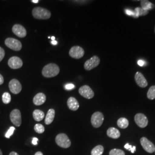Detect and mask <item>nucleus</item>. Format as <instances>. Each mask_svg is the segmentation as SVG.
Returning a JSON list of instances; mask_svg holds the SVG:
<instances>
[{"instance_id":"obj_15","label":"nucleus","mask_w":155,"mask_h":155,"mask_svg":"<svg viewBox=\"0 0 155 155\" xmlns=\"http://www.w3.org/2000/svg\"><path fill=\"white\" fill-rule=\"evenodd\" d=\"M12 31L18 38H23L27 36V31L25 28L20 24H15L12 27Z\"/></svg>"},{"instance_id":"obj_32","label":"nucleus","mask_w":155,"mask_h":155,"mask_svg":"<svg viewBox=\"0 0 155 155\" xmlns=\"http://www.w3.org/2000/svg\"><path fill=\"white\" fill-rule=\"evenodd\" d=\"M38 141H39V140L38 138H36V137H34L32 139V143L34 145H38Z\"/></svg>"},{"instance_id":"obj_33","label":"nucleus","mask_w":155,"mask_h":155,"mask_svg":"<svg viewBox=\"0 0 155 155\" xmlns=\"http://www.w3.org/2000/svg\"><path fill=\"white\" fill-rule=\"evenodd\" d=\"M124 148H125V149H127V150H129L130 151V150H131L132 148V145H130L129 143H127V144H125V145L124 146Z\"/></svg>"},{"instance_id":"obj_6","label":"nucleus","mask_w":155,"mask_h":155,"mask_svg":"<svg viewBox=\"0 0 155 155\" xmlns=\"http://www.w3.org/2000/svg\"><path fill=\"white\" fill-rule=\"evenodd\" d=\"M100 63V59L97 56L91 57L84 63V68L86 70L90 71L98 66Z\"/></svg>"},{"instance_id":"obj_43","label":"nucleus","mask_w":155,"mask_h":155,"mask_svg":"<svg viewBox=\"0 0 155 155\" xmlns=\"http://www.w3.org/2000/svg\"></svg>"},{"instance_id":"obj_24","label":"nucleus","mask_w":155,"mask_h":155,"mask_svg":"<svg viewBox=\"0 0 155 155\" xmlns=\"http://www.w3.org/2000/svg\"><path fill=\"white\" fill-rule=\"evenodd\" d=\"M104 148L102 145H97L94 147L93 150H91V155H102L104 153Z\"/></svg>"},{"instance_id":"obj_44","label":"nucleus","mask_w":155,"mask_h":155,"mask_svg":"<svg viewBox=\"0 0 155 155\" xmlns=\"http://www.w3.org/2000/svg\"></svg>"},{"instance_id":"obj_35","label":"nucleus","mask_w":155,"mask_h":155,"mask_svg":"<svg viewBox=\"0 0 155 155\" xmlns=\"http://www.w3.org/2000/svg\"><path fill=\"white\" fill-rule=\"evenodd\" d=\"M135 151H136V147L135 146H133L132 149L130 150V152H131V153H134L135 152Z\"/></svg>"},{"instance_id":"obj_14","label":"nucleus","mask_w":155,"mask_h":155,"mask_svg":"<svg viewBox=\"0 0 155 155\" xmlns=\"http://www.w3.org/2000/svg\"><path fill=\"white\" fill-rule=\"evenodd\" d=\"M134 79H135L136 83H137V84L139 86V87L141 88L146 87L148 84V82L145 79V78L144 77L143 74L139 71H137L135 74Z\"/></svg>"},{"instance_id":"obj_38","label":"nucleus","mask_w":155,"mask_h":155,"mask_svg":"<svg viewBox=\"0 0 155 155\" xmlns=\"http://www.w3.org/2000/svg\"><path fill=\"white\" fill-rule=\"evenodd\" d=\"M9 155H18V153H16V152H12L10 153V154Z\"/></svg>"},{"instance_id":"obj_2","label":"nucleus","mask_w":155,"mask_h":155,"mask_svg":"<svg viewBox=\"0 0 155 155\" xmlns=\"http://www.w3.org/2000/svg\"><path fill=\"white\" fill-rule=\"evenodd\" d=\"M33 17L39 20L49 19L51 16V13L48 10L41 7H36L32 11Z\"/></svg>"},{"instance_id":"obj_17","label":"nucleus","mask_w":155,"mask_h":155,"mask_svg":"<svg viewBox=\"0 0 155 155\" xmlns=\"http://www.w3.org/2000/svg\"><path fill=\"white\" fill-rule=\"evenodd\" d=\"M67 106L68 108L72 111L77 110L79 107V104L76 100L74 97H70L67 101Z\"/></svg>"},{"instance_id":"obj_31","label":"nucleus","mask_w":155,"mask_h":155,"mask_svg":"<svg viewBox=\"0 0 155 155\" xmlns=\"http://www.w3.org/2000/svg\"><path fill=\"white\" fill-rule=\"evenodd\" d=\"M64 87L66 90H72V89L75 88V86L71 83H68V84H67L66 85H65Z\"/></svg>"},{"instance_id":"obj_39","label":"nucleus","mask_w":155,"mask_h":155,"mask_svg":"<svg viewBox=\"0 0 155 155\" xmlns=\"http://www.w3.org/2000/svg\"><path fill=\"white\" fill-rule=\"evenodd\" d=\"M35 155H43V154L42 153V152L39 151V152H37L35 154Z\"/></svg>"},{"instance_id":"obj_37","label":"nucleus","mask_w":155,"mask_h":155,"mask_svg":"<svg viewBox=\"0 0 155 155\" xmlns=\"http://www.w3.org/2000/svg\"><path fill=\"white\" fill-rule=\"evenodd\" d=\"M51 44H52V45H55L58 44V41H56V40H54V41H51Z\"/></svg>"},{"instance_id":"obj_25","label":"nucleus","mask_w":155,"mask_h":155,"mask_svg":"<svg viewBox=\"0 0 155 155\" xmlns=\"http://www.w3.org/2000/svg\"><path fill=\"white\" fill-rule=\"evenodd\" d=\"M147 97L149 100L155 99V85L152 86L147 92Z\"/></svg>"},{"instance_id":"obj_21","label":"nucleus","mask_w":155,"mask_h":155,"mask_svg":"<svg viewBox=\"0 0 155 155\" xmlns=\"http://www.w3.org/2000/svg\"><path fill=\"white\" fill-rule=\"evenodd\" d=\"M140 2H141V8H143L144 10H147L149 11L150 10L153 9L155 8V5L148 0H143V1H141Z\"/></svg>"},{"instance_id":"obj_12","label":"nucleus","mask_w":155,"mask_h":155,"mask_svg":"<svg viewBox=\"0 0 155 155\" xmlns=\"http://www.w3.org/2000/svg\"><path fill=\"white\" fill-rule=\"evenodd\" d=\"M140 143L146 152L151 153L155 152V147L154 144L146 137H142L140 139Z\"/></svg>"},{"instance_id":"obj_29","label":"nucleus","mask_w":155,"mask_h":155,"mask_svg":"<svg viewBox=\"0 0 155 155\" xmlns=\"http://www.w3.org/2000/svg\"><path fill=\"white\" fill-rule=\"evenodd\" d=\"M15 130V127H11L9 129V130H8V132L5 134L6 138L9 139L11 137V136L13 135Z\"/></svg>"},{"instance_id":"obj_34","label":"nucleus","mask_w":155,"mask_h":155,"mask_svg":"<svg viewBox=\"0 0 155 155\" xmlns=\"http://www.w3.org/2000/svg\"><path fill=\"white\" fill-rule=\"evenodd\" d=\"M4 82V79L1 74H0V85L2 84Z\"/></svg>"},{"instance_id":"obj_1","label":"nucleus","mask_w":155,"mask_h":155,"mask_svg":"<svg viewBox=\"0 0 155 155\" xmlns=\"http://www.w3.org/2000/svg\"><path fill=\"white\" fill-rule=\"evenodd\" d=\"M60 71L59 66L55 63H50L45 66L42 70V75L45 78L55 77Z\"/></svg>"},{"instance_id":"obj_8","label":"nucleus","mask_w":155,"mask_h":155,"mask_svg":"<svg viewBox=\"0 0 155 155\" xmlns=\"http://www.w3.org/2000/svg\"><path fill=\"white\" fill-rule=\"evenodd\" d=\"M69 55L72 58L79 59L84 55V51L79 46H74L70 50Z\"/></svg>"},{"instance_id":"obj_36","label":"nucleus","mask_w":155,"mask_h":155,"mask_svg":"<svg viewBox=\"0 0 155 155\" xmlns=\"http://www.w3.org/2000/svg\"><path fill=\"white\" fill-rule=\"evenodd\" d=\"M138 64L140 66H143L144 65V61H138Z\"/></svg>"},{"instance_id":"obj_9","label":"nucleus","mask_w":155,"mask_h":155,"mask_svg":"<svg viewBox=\"0 0 155 155\" xmlns=\"http://www.w3.org/2000/svg\"><path fill=\"white\" fill-rule=\"evenodd\" d=\"M79 93L83 97L86 99H91L94 97V93L93 90L87 85H84L79 89Z\"/></svg>"},{"instance_id":"obj_19","label":"nucleus","mask_w":155,"mask_h":155,"mask_svg":"<svg viewBox=\"0 0 155 155\" xmlns=\"http://www.w3.org/2000/svg\"><path fill=\"white\" fill-rule=\"evenodd\" d=\"M55 115V111L53 109H50L48 111L45 118V124L46 125H50L53 122Z\"/></svg>"},{"instance_id":"obj_27","label":"nucleus","mask_w":155,"mask_h":155,"mask_svg":"<svg viewBox=\"0 0 155 155\" xmlns=\"http://www.w3.org/2000/svg\"><path fill=\"white\" fill-rule=\"evenodd\" d=\"M34 129L36 133H39V134L44 133L45 130L44 126L40 124H36L34 127Z\"/></svg>"},{"instance_id":"obj_41","label":"nucleus","mask_w":155,"mask_h":155,"mask_svg":"<svg viewBox=\"0 0 155 155\" xmlns=\"http://www.w3.org/2000/svg\"><path fill=\"white\" fill-rule=\"evenodd\" d=\"M51 39L52 40V41H54V40H55V38L54 37V36H52V37H51Z\"/></svg>"},{"instance_id":"obj_20","label":"nucleus","mask_w":155,"mask_h":155,"mask_svg":"<svg viewBox=\"0 0 155 155\" xmlns=\"http://www.w3.org/2000/svg\"><path fill=\"white\" fill-rule=\"evenodd\" d=\"M148 11L144 10L143 8L140 7H137L134 11V15L133 17L134 18H139V16H144L148 15Z\"/></svg>"},{"instance_id":"obj_3","label":"nucleus","mask_w":155,"mask_h":155,"mask_svg":"<svg viewBox=\"0 0 155 155\" xmlns=\"http://www.w3.org/2000/svg\"><path fill=\"white\" fill-rule=\"evenodd\" d=\"M56 143L63 148H68L71 145V141L64 133H60L56 137Z\"/></svg>"},{"instance_id":"obj_18","label":"nucleus","mask_w":155,"mask_h":155,"mask_svg":"<svg viewBox=\"0 0 155 155\" xmlns=\"http://www.w3.org/2000/svg\"><path fill=\"white\" fill-rule=\"evenodd\" d=\"M107 135L112 139H117L120 137L121 134L117 129L115 127H111L107 129Z\"/></svg>"},{"instance_id":"obj_5","label":"nucleus","mask_w":155,"mask_h":155,"mask_svg":"<svg viewBox=\"0 0 155 155\" xmlns=\"http://www.w3.org/2000/svg\"><path fill=\"white\" fill-rule=\"evenodd\" d=\"M104 120V114L100 111L95 112L91 118V124L93 127L95 128L100 127L102 125Z\"/></svg>"},{"instance_id":"obj_42","label":"nucleus","mask_w":155,"mask_h":155,"mask_svg":"<svg viewBox=\"0 0 155 155\" xmlns=\"http://www.w3.org/2000/svg\"><path fill=\"white\" fill-rule=\"evenodd\" d=\"M0 155H2V152L1 150H0Z\"/></svg>"},{"instance_id":"obj_11","label":"nucleus","mask_w":155,"mask_h":155,"mask_svg":"<svg viewBox=\"0 0 155 155\" xmlns=\"http://www.w3.org/2000/svg\"><path fill=\"white\" fill-rule=\"evenodd\" d=\"M134 121L136 124L141 128L145 127L148 124V120L147 117L142 113H137L134 116Z\"/></svg>"},{"instance_id":"obj_26","label":"nucleus","mask_w":155,"mask_h":155,"mask_svg":"<svg viewBox=\"0 0 155 155\" xmlns=\"http://www.w3.org/2000/svg\"><path fill=\"white\" fill-rule=\"evenodd\" d=\"M2 102H4V104H9L11 101V94L8 92L4 93V94H2Z\"/></svg>"},{"instance_id":"obj_40","label":"nucleus","mask_w":155,"mask_h":155,"mask_svg":"<svg viewBox=\"0 0 155 155\" xmlns=\"http://www.w3.org/2000/svg\"><path fill=\"white\" fill-rule=\"evenodd\" d=\"M39 1V0H31V2L33 3H38Z\"/></svg>"},{"instance_id":"obj_7","label":"nucleus","mask_w":155,"mask_h":155,"mask_svg":"<svg viewBox=\"0 0 155 155\" xmlns=\"http://www.w3.org/2000/svg\"><path fill=\"white\" fill-rule=\"evenodd\" d=\"M10 120L14 125L20 127L21 124V112L18 109H14L10 114Z\"/></svg>"},{"instance_id":"obj_30","label":"nucleus","mask_w":155,"mask_h":155,"mask_svg":"<svg viewBox=\"0 0 155 155\" xmlns=\"http://www.w3.org/2000/svg\"><path fill=\"white\" fill-rule=\"evenodd\" d=\"M5 55V50L2 48L0 47V62L2 61V59L4 58Z\"/></svg>"},{"instance_id":"obj_28","label":"nucleus","mask_w":155,"mask_h":155,"mask_svg":"<svg viewBox=\"0 0 155 155\" xmlns=\"http://www.w3.org/2000/svg\"><path fill=\"white\" fill-rule=\"evenodd\" d=\"M109 155H125V154L122 150H119V149H113L110 151Z\"/></svg>"},{"instance_id":"obj_23","label":"nucleus","mask_w":155,"mask_h":155,"mask_svg":"<svg viewBox=\"0 0 155 155\" xmlns=\"http://www.w3.org/2000/svg\"><path fill=\"white\" fill-rule=\"evenodd\" d=\"M117 125L121 129H126L129 126V121L126 118L121 117L118 120Z\"/></svg>"},{"instance_id":"obj_4","label":"nucleus","mask_w":155,"mask_h":155,"mask_svg":"<svg viewBox=\"0 0 155 155\" xmlns=\"http://www.w3.org/2000/svg\"><path fill=\"white\" fill-rule=\"evenodd\" d=\"M5 44L9 48L15 51H19L22 48L21 43L16 39L9 38L6 39Z\"/></svg>"},{"instance_id":"obj_16","label":"nucleus","mask_w":155,"mask_h":155,"mask_svg":"<svg viewBox=\"0 0 155 155\" xmlns=\"http://www.w3.org/2000/svg\"><path fill=\"white\" fill-rule=\"evenodd\" d=\"M46 101V96L42 93H39L36 94L33 98V104L36 106L43 105Z\"/></svg>"},{"instance_id":"obj_13","label":"nucleus","mask_w":155,"mask_h":155,"mask_svg":"<svg viewBox=\"0 0 155 155\" xmlns=\"http://www.w3.org/2000/svg\"><path fill=\"white\" fill-rule=\"evenodd\" d=\"M8 64L10 68L16 70L21 68L22 66L23 63L20 58L17 56H13L8 60Z\"/></svg>"},{"instance_id":"obj_22","label":"nucleus","mask_w":155,"mask_h":155,"mask_svg":"<svg viewBox=\"0 0 155 155\" xmlns=\"http://www.w3.org/2000/svg\"><path fill=\"white\" fill-rule=\"evenodd\" d=\"M33 117L35 121H40L43 120L45 117V113L43 111L39 109H36L33 111Z\"/></svg>"},{"instance_id":"obj_10","label":"nucleus","mask_w":155,"mask_h":155,"mask_svg":"<svg viewBox=\"0 0 155 155\" xmlns=\"http://www.w3.org/2000/svg\"><path fill=\"white\" fill-rule=\"evenodd\" d=\"M9 88L13 94L20 93L22 90V86L20 82L16 79H12L9 83Z\"/></svg>"}]
</instances>
